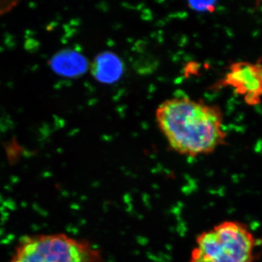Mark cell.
Instances as JSON below:
<instances>
[{"label":"cell","mask_w":262,"mask_h":262,"mask_svg":"<svg viewBox=\"0 0 262 262\" xmlns=\"http://www.w3.org/2000/svg\"><path fill=\"white\" fill-rule=\"evenodd\" d=\"M9 262H104L89 241L64 233L36 234L19 239Z\"/></svg>","instance_id":"obj_3"},{"label":"cell","mask_w":262,"mask_h":262,"mask_svg":"<svg viewBox=\"0 0 262 262\" xmlns=\"http://www.w3.org/2000/svg\"><path fill=\"white\" fill-rule=\"evenodd\" d=\"M156 120L170 147L192 158L211 154L227 137L220 108L187 97L164 101L157 108Z\"/></svg>","instance_id":"obj_1"},{"label":"cell","mask_w":262,"mask_h":262,"mask_svg":"<svg viewBox=\"0 0 262 262\" xmlns=\"http://www.w3.org/2000/svg\"><path fill=\"white\" fill-rule=\"evenodd\" d=\"M257 245L245 224L225 221L198 236L189 262H253Z\"/></svg>","instance_id":"obj_2"},{"label":"cell","mask_w":262,"mask_h":262,"mask_svg":"<svg viewBox=\"0 0 262 262\" xmlns=\"http://www.w3.org/2000/svg\"><path fill=\"white\" fill-rule=\"evenodd\" d=\"M50 65L58 75L67 77L79 75L84 66L82 57L70 51L61 52L53 56Z\"/></svg>","instance_id":"obj_5"},{"label":"cell","mask_w":262,"mask_h":262,"mask_svg":"<svg viewBox=\"0 0 262 262\" xmlns=\"http://www.w3.org/2000/svg\"><path fill=\"white\" fill-rule=\"evenodd\" d=\"M189 8L196 11H212L215 9V3L213 2H190Z\"/></svg>","instance_id":"obj_7"},{"label":"cell","mask_w":262,"mask_h":262,"mask_svg":"<svg viewBox=\"0 0 262 262\" xmlns=\"http://www.w3.org/2000/svg\"><path fill=\"white\" fill-rule=\"evenodd\" d=\"M223 83L244 95L249 103H256L262 95V67L253 63H235L231 67Z\"/></svg>","instance_id":"obj_4"},{"label":"cell","mask_w":262,"mask_h":262,"mask_svg":"<svg viewBox=\"0 0 262 262\" xmlns=\"http://www.w3.org/2000/svg\"><path fill=\"white\" fill-rule=\"evenodd\" d=\"M119 63L115 59V58H110V57H101L96 62V75L101 79L110 80V77H116L117 67Z\"/></svg>","instance_id":"obj_6"}]
</instances>
